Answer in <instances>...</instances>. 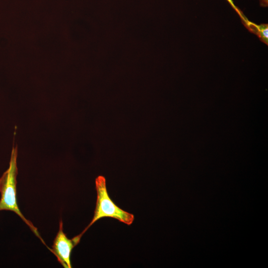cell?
Instances as JSON below:
<instances>
[{
  "mask_svg": "<svg viewBox=\"0 0 268 268\" xmlns=\"http://www.w3.org/2000/svg\"><path fill=\"white\" fill-rule=\"evenodd\" d=\"M246 25L251 31L257 34L262 40L267 44L268 39L267 24L258 25L248 20Z\"/></svg>",
  "mask_w": 268,
  "mask_h": 268,
  "instance_id": "cell-4",
  "label": "cell"
},
{
  "mask_svg": "<svg viewBox=\"0 0 268 268\" xmlns=\"http://www.w3.org/2000/svg\"><path fill=\"white\" fill-rule=\"evenodd\" d=\"M82 235L80 234L71 239H68L63 232V222H60L59 230L51 249L61 264L66 268H71L70 254L72 249L79 242Z\"/></svg>",
  "mask_w": 268,
  "mask_h": 268,
  "instance_id": "cell-3",
  "label": "cell"
},
{
  "mask_svg": "<svg viewBox=\"0 0 268 268\" xmlns=\"http://www.w3.org/2000/svg\"><path fill=\"white\" fill-rule=\"evenodd\" d=\"M17 149L13 147L9 166L8 169L4 173L0 179V210H10L16 213L28 225L32 231L46 245L37 229L33 224L27 220L20 211L16 201V176L17 167Z\"/></svg>",
  "mask_w": 268,
  "mask_h": 268,
  "instance_id": "cell-1",
  "label": "cell"
},
{
  "mask_svg": "<svg viewBox=\"0 0 268 268\" xmlns=\"http://www.w3.org/2000/svg\"><path fill=\"white\" fill-rule=\"evenodd\" d=\"M95 187L97 200L94 216L80 234L82 236L93 223L103 217H111L131 225L134 220V215L122 209L112 201L108 193L106 180L103 176H99L96 179Z\"/></svg>",
  "mask_w": 268,
  "mask_h": 268,
  "instance_id": "cell-2",
  "label": "cell"
},
{
  "mask_svg": "<svg viewBox=\"0 0 268 268\" xmlns=\"http://www.w3.org/2000/svg\"><path fill=\"white\" fill-rule=\"evenodd\" d=\"M227 0L231 4L232 7L234 9V10H235V11L237 12L240 17L241 18L242 20L246 23L248 20L243 15V13L240 10V9H239L238 7H237L235 5L232 0Z\"/></svg>",
  "mask_w": 268,
  "mask_h": 268,
  "instance_id": "cell-5",
  "label": "cell"
}]
</instances>
